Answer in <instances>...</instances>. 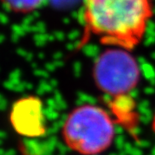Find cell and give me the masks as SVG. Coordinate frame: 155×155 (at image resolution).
Returning <instances> with one entry per match:
<instances>
[{
	"instance_id": "obj_1",
	"label": "cell",
	"mask_w": 155,
	"mask_h": 155,
	"mask_svg": "<svg viewBox=\"0 0 155 155\" xmlns=\"http://www.w3.org/2000/svg\"><path fill=\"white\" fill-rule=\"evenodd\" d=\"M154 14L153 0H83L77 48L91 39L132 51L142 42Z\"/></svg>"
},
{
	"instance_id": "obj_2",
	"label": "cell",
	"mask_w": 155,
	"mask_h": 155,
	"mask_svg": "<svg viewBox=\"0 0 155 155\" xmlns=\"http://www.w3.org/2000/svg\"><path fill=\"white\" fill-rule=\"evenodd\" d=\"M61 137L69 149L80 155L104 153L114 142L115 120L101 106L79 105L65 118Z\"/></svg>"
},
{
	"instance_id": "obj_3",
	"label": "cell",
	"mask_w": 155,
	"mask_h": 155,
	"mask_svg": "<svg viewBox=\"0 0 155 155\" xmlns=\"http://www.w3.org/2000/svg\"><path fill=\"white\" fill-rule=\"evenodd\" d=\"M93 77L99 90L115 99L128 96L136 88L140 69L130 51L115 47L105 50L96 58Z\"/></svg>"
},
{
	"instance_id": "obj_4",
	"label": "cell",
	"mask_w": 155,
	"mask_h": 155,
	"mask_svg": "<svg viewBox=\"0 0 155 155\" xmlns=\"http://www.w3.org/2000/svg\"><path fill=\"white\" fill-rule=\"evenodd\" d=\"M45 0H0L6 10L15 14H29L40 8Z\"/></svg>"
},
{
	"instance_id": "obj_5",
	"label": "cell",
	"mask_w": 155,
	"mask_h": 155,
	"mask_svg": "<svg viewBox=\"0 0 155 155\" xmlns=\"http://www.w3.org/2000/svg\"><path fill=\"white\" fill-rule=\"evenodd\" d=\"M20 155H32L31 152H29L24 144L20 145Z\"/></svg>"
},
{
	"instance_id": "obj_6",
	"label": "cell",
	"mask_w": 155,
	"mask_h": 155,
	"mask_svg": "<svg viewBox=\"0 0 155 155\" xmlns=\"http://www.w3.org/2000/svg\"><path fill=\"white\" fill-rule=\"evenodd\" d=\"M151 129H152L153 132H155V114L153 115L152 121H151Z\"/></svg>"
}]
</instances>
